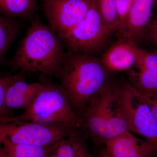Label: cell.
Listing matches in <instances>:
<instances>
[{"label": "cell", "instance_id": "cell-13", "mask_svg": "<svg viewBox=\"0 0 157 157\" xmlns=\"http://www.w3.org/2000/svg\"><path fill=\"white\" fill-rule=\"evenodd\" d=\"M105 144L106 149L112 157H147L154 145L140 143L128 130Z\"/></svg>", "mask_w": 157, "mask_h": 157}, {"label": "cell", "instance_id": "cell-20", "mask_svg": "<svg viewBox=\"0 0 157 157\" xmlns=\"http://www.w3.org/2000/svg\"><path fill=\"white\" fill-rule=\"evenodd\" d=\"M135 0H116L117 7L120 21V31L119 36L124 28L125 22L132 5Z\"/></svg>", "mask_w": 157, "mask_h": 157}, {"label": "cell", "instance_id": "cell-21", "mask_svg": "<svg viewBox=\"0 0 157 157\" xmlns=\"http://www.w3.org/2000/svg\"><path fill=\"white\" fill-rule=\"evenodd\" d=\"M131 88L137 98L148 105L153 117L157 124V98L151 99L148 94L141 92L133 85L131 86Z\"/></svg>", "mask_w": 157, "mask_h": 157}, {"label": "cell", "instance_id": "cell-15", "mask_svg": "<svg viewBox=\"0 0 157 157\" xmlns=\"http://www.w3.org/2000/svg\"><path fill=\"white\" fill-rule=\"evenodd\" d=\"M38 9L37 0H0V14L10 19L30 21Z\"/></svg>", "mask_w": 157, "mask_h": 157}, {"label": "cell", "instance_id": "cell-23", "mask_svg": "<svg viewBox=\"0 0 157 157\" xmlns=\"http://www.w3.org/2000/svg\"><path fill=\"white\" fill-rule=\"evenodd\" d=\"M98 157H112L105 149V151L101 152Z\"/></svg>", "mask_w": 157, "mask_h": 157}, {"label": "cell", "instance_id": "cell-5", "mask_svg": "<svg viewBox=\"0 0 157 157\" xmlns=\"http://www.w3.org/2000/svg\"><path fill=\"white\" fill-rule=\"evenodd\" d=\"M113 35L102 21L94 1L86 17L62 39L67 52L99 57L109 46Z\"/></svg>", "mask_w": 157, "mask_h": 157}, {"label": "cell", "instance_id": "cell-3", "mask_svg": "<svg viewBox=\"0 0 157 157\" xmlns=\"http://www.w3.org/2000/svg\"><path fill=\"white\" fill-rule=\"evenodd\" d=\"M79 117L82 132L104 143L128 130L111 80L88 104Z\"/></svg>", "mask_w": 157, "mask_h": 157}, {"label": "cell", "instance_id": "cell-9", "mask_svg": "<svg viewBox=\"0 0 157 157\" xmlns=\"http://www.w3.org/2000/svg\"><path fill=\"white\" fill-rule=\"evenodd\" d=\"M156 0H135L129 11L120 38L128 39L138 45L146 39L153 16Z\"/></svg>", "mask_w": 157, "mask_h": 157}, {"label": "cell", "instance_id": "cell-2", "mask_svg": "<svg viewBox=\"0 0 157 157\" xmlns=\"http://www.w3.org/2000/svg\"><path fill=\"white\" fill-rule=\"evenodd\" d=\"M110 74L100 57L67 52L59 85L78 117L111 80Z\"/></svg>", "mask_w": 157, "mask_h": 157}, {"label": "cell", "instance_id": "cell-1", "mask_svg": "<svg viewBox=\"0 0 157 157\" xmlns=\"http://www.w3.org/2000/svg\"><path fill=\"white\" fill-rule=\"evenodd\" d=\"M10 62L13 71L58 78L67 55L61 37L35 16Z\"/></svg>", "mask_w": 157, "mask_h": 157}, {"label": "cell", "instance_id": "cell-22", "mask_svg": "<svg viewBox=\"0 0 157 157\" xmlns=\"http://www.w3.org/2000/svg\"><path fill=\"white\" fill-rule=\"evenodd\" d=\"M146 39L157 47V12L153 16L149 25Z\"/></svg>", "mask_w": 157, "mask_h": 157}, {"label": "cell", "instance_id": "cell-7", "mask_svg": "<svg viewBox=\"0 0 157 157\" xmlns=\"http://www.w3.org/2000/svg\"><path fill=\"white\" fill-rule=\"evenodd\" d=\"M113 84L119 108L128 131L157 145V124L148 105L135 95L128 83Z\"/></svg>", "mask_w": 157, "mask_h": 157}, {"label": "cell", "instance_id": "cell-10", "mask_svg": "<svg viewBox=\"0 0 157 157\" xmlns=\"http://www.w3.org/2000/svg\"><path fill=\"white\" fill-rule=\"evenodd\" d=\"M140 48L132 41L120 38L109 45L100 58L110 73L129 71L137 63Z\"/></svg>", "mask_w": 157, "mask_h": 157}, {"label": "cell", "instance_id": "cell-16", "mask_svg": "<svg viewBox=\"0 0 157 157\" xmlns=\"http://www.w3.org/2000/svg\"><path fill=\"white\" fill-rule=\"evenodd\" d=\"M21 29L17 20L7 18L0 14V63Z\"/></svg>", "mask_w": 157, "mask_h": 157}, {"label": "cell", "instance_id": "cell-17", "mask_svg": "<svg viewBox=\"0 0 157 157\" xmlns=\"http://www.w3.org/2000/svg\"><path fill=\"white\" fill-rule=\"evenodd\" d=\"M2 142L3 157H46L51 146L40 147L17 144L6 138Z\"/></svg>", "mask_w": 157, "mask_h": 157}, {"label": "cell", "instance_id": "cell-19", "mask_svg": "<svg viewBox=\"0 0 157 157\" xmlns=\"http://www.w3.org/2000/svg\"><path fill=\"white\" fill-rule=\"evenodd\" d=\"M12 76H0V121L14 116L12 111L6 106V94Z\"/></svg>", "mask_w": 157, "mask_h": 157}, {"label": "cell", "instance_id": "cell-6", "mask_svg": "<svg viewBox=\"0 0 157 157\" xmlns=\"http://www.w3.org/2000/svg\"><path fill=\"white\" fill-rule=\"evenodd\" d=\"M76 130L60 124L32 122L0 123V141L6 138L12 143L47 147Z\"/></svg>", "mask_w": 157, "mask_h": 157}, {"label": "cell", "instance_id": "cell-14", "mask_svg": "<svg viewBox=\"0 0 157 157\" xmlns=\"http://www.w3.org/2000/svg\"><path fill=\"white\" fill-rule=\"evenodd\" d=\"M80 130L51 146L46 157H93Z\"/></svg>", "mask_w": 157, "mask_h": 157}, {"label": "cell", "instance_id": "cell-11", "mask_svg": "<svg viewBox=\"0 0 157 157\" xmlns=\"http://www.w3.org/2000/svg\"><path fill=\"white\" fill-rule=\"evenodd\" d=\"M130 72V83L141 92L157 94V51L140 48L138 59Z\"/></svg>", "mask_w": 157, "mask_h": 157}, {"label": "cell", "instance_id": "cell-24", "mask_svg": "<svg viewBox=\"0 0 157 157\" xmlns=\"http://www.w3.org/2000/svg\"><path fill=\"white\" fill-rule=\"evenodd\" d=\"M0 157H3L2 142L0 141Z\"/></svg>", "mask_w": 157, "mask_h": 157}, {"label": "cell", "instance_id": "cell-12", "mask_svg": "<svg viewBox=\"0 0 157 157\" xmlns=\"http://www.w3.org/2000/svg\"><path fill=\"white\" fill-rule=\"evenodd\" d=\"M42 85L39 82L29 83L19 74L13 75L6 92V107L11 111L25 110L33 101Z\"/></svg>", "mask_w": 157, "mask_h": 157}, {"label": "cell", "instance_id": "cell-25", "mask_svg": "<svg viewBox=\"0 0 157 157\" xmlns=\"http://www.w3.org/2000/svg\"><path fill=\"white\" fill-rule=\"evenodd\" d=\"M156 2H157V0H156Z\"/></svg>", "mask_w": 157, "mask_h": 157}, {"label": "cell", "instance_id": "cell-4", "mask_svg": "<svg viewBox=\"0 0 157 157\" xmlns=\"http://www.w3.org/2000/svg\"><path fill=\"white\" fill-rule=\"evenodd\" d=\"M18 122L60 124L79 130V117L59 85L55 83H42L33 101L22 113L0 121V123Z\"/></svg>", "mask_w": 157, "mask_h": 157}, {"label": "cell", "instance_id": "cell-8", "mask_svg": "<svg viewBox=\"0 0 157 157\" xmlns=\"http://www.w3.org/2000/svg\"><path fill=\"white\" fill-rule=\"evenodd\" d=\"M48 26L63 38L86 17L94 0H40Z\"/></svg>", "mask_w": 157, "mask_h": 157}, {"label": "cell", "instance_id": "cell-18", "mask_svg": "<svg viewBox=\"0 0 157 157\" xmlns=\"http://www.w3.org/2000/svg\"><path fill=\"white\" fill-rule=\"evenodd\" d=\"M96 8L102 21L113 34L118 35L120 21L116 0H94Z\"/></svg>", "mask_w": 157, "mask_h": 157}]
</instances>
